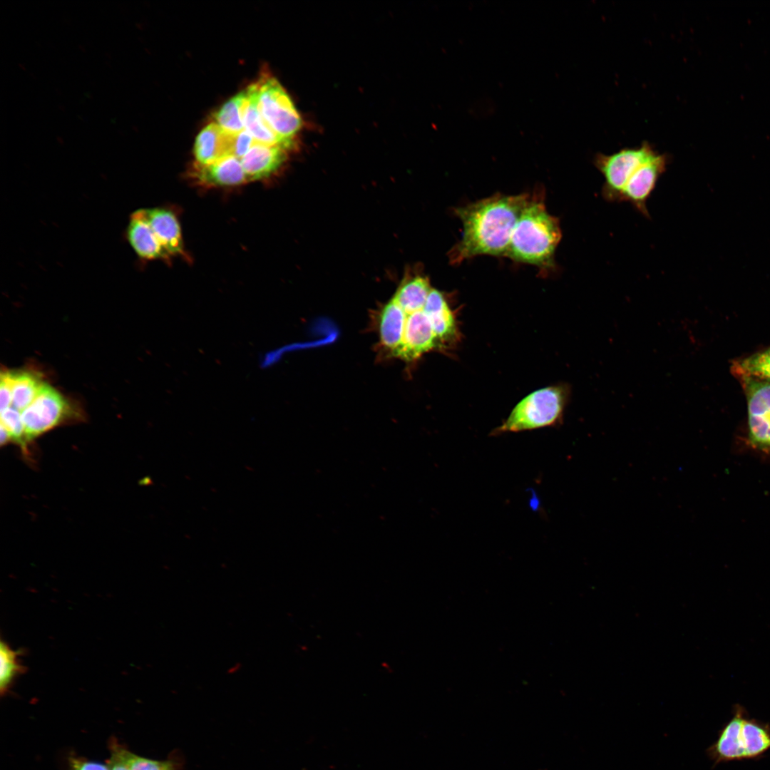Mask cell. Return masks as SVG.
<instances>
[{"label":"cell","mask_w":770,"mask_h":770,"mask_svg":"<svg viewBox=\"0 0 770 770\" xmlns=\"http://www.w3.org/2000/svg\"><path fill=\"white\" fill-rule=\"evenodd\" d=\"M530 194H495L454 212L462 223L461 238L451 249V264L458 265L478 255L505 257L518 220Z\"/></svg>","instance_id":"6da1fadb"},{"label":"cell","mask_w":770,"mask_h":770,"mask_svg":"<svg viewBox=\"0 0 770 770\" xmlns=\"http://www.w3.org/2000/svg\"><path fill=\"white\" fill-rule=\"evenodd\" d=\"M124 761L130 770H177L173 760H155L137 755L122 746Z\"/></svg>","instance_id":"44dd1931"},{"label":"cell","mask_w":770,"mask_h":770,"mask_svg":"<svg viewBox=\"0 0 770 770\" xmlns=\"http://www.w3.org/2000/svg\"><path fill=\"white\" fill-rule=\"evenodd\" d=\"M246 99L243 108L245 129L252 135L255 143L267 145H278L286 149L291 146L279 137L262 117L257 103L256 83L246 89Z\"/></svg>","instance_id":"5bb4252c"},{"label":"cell","mask_w":770,"mask_h":770,"mask_svg":"<svg viewBox=\"0 0 770 770\" xmlns=\"http://www.w3.org/2000/svg\"><path fill=\"white\" fill-rule=\"evenodd\" d=\"M746 717L743 707L734 708L732 719L720 730L717 739L707 749V754L714 764L744 759L741 728Z\"/></svg>","instance_id":"ba28073f"},{"label":"cell","mask_w":770,"mask_h":770,"mask_svg":"<svg viewBox=\"0 0 770 770\" xmlns=\"http://www.w3.org/2000/svg\"><path fill=\"white\" fill-rule=\"evenodd\" d=\"M20 414L23 428L21 449L27 457L29 447L34 440L53 428L80 416L67 399L45 382L34 400Z\"/></svg>","instance_id":"5b68a950"},{"label":"cell","mask_w":770,"mask_h":770,"mask_svg":"<svg viewBox=\"0 0 770 770\" xmlns=\"http://www.w3.org/2000/svg\"><path fill=\"white\" fill-rule=\"evenodd\" d=\"M126 238L137 256L143 260H165L170 257L145 220L141 209L131 214L126 228Z\"/></svg>","instance_id":"30bf717a"},{"label":"cell","mask_w":770,"mask_h":770,"mask_svg":"<svg viewBox=\"0 0 770 770\" xmlns=\"http://www.w3.org/2000/svg\"><path fill=\"white\" fill-rule=\"evenodd\" d=\"M69 770H109L106 764L88 761L79 757L69 758Z\"/></svg>","instance_id":"d4e9b609"},{"label":"cell","mask_w":770,"mask_h":770,"mask_svg":"<svg viewBox=\"0 0 770 770\" xmlns=\"http://www.w3.org/2000/svg\"><path fill=\"white\" fill-rule=\"evenodd\" d=\"M570 396V388L560 384L535 391L513 408L495 435L554 426L561 422Z\"/></svg>","instance_id":"277c9868"},{"label":"cell","mask_w":770,"mask_h":770,"mask_svg":"<svg viewBox=\"0 0 770 770\" xmlns=\"http://www.w3.org/2000/svg\"><path fill=\"white\" fill-rule=\"evenodd\" d=\"M9 371L12 394L11 406L21 412L34 400L44 382L32 371Z\"/></svg>","instance_id":"9a60e30c"},{"label":"cell","mask_w":770,"mask_h":770,"mask_svg":"<svg viewBox=\"0 0 770 770\" xmlns=\"http://www.w3.org/2000/svg\"><path fill=\"white\" fill-rule=\"evenodd\" d=\"M732 371L737 378L749 377L770 382V347L735 361Z\"/></svg>","instance_id":"d6986e66"},{"label":"cell","mask_w":770,"mask_h":770,"mask_svg":"<svg viewBox=\"0 0 770 770\" xmlns=\"http://www.w3.org/2000/svg\"><path fill=\"white\" fill-rule=\"evenodd\" d=\"M191 176L201 185L233 186L248 182L240 159L235 156L220 158L207 165L195 163Z\"/></svg>","instance_id":"9c48e42d"},{"label":"cell","mask_w":770,"mask_h":770,"mask_svg":"<svg viewBox=\"0 0 770 770\" xmlns=\"http://www.w3.org/2000/svg\"><path fill=\"white\" fill-rule=\"evenodd\" d=\"M561 237L558 218L548 212L544 192L535 190L530 194L518 220L505 257L547 274L555 268V253Z\"/></svg>","instance_id":"3957f363"},{"label":"cell","mask_w":770,"mask_h":770,"mask_svg":"<svg viewBox=\"0 0 770 770\" xmlns=\"http://www.w3.org/2000/svg\"><path fill=\"white\" fill-rule=\"evenodd\" d=\"M255 83L262 117L279 137L292 145L302 119L289 96L276 78L267 74Z\"/></svg>","instance_id":"8992f818"},{"label":"cell","mask_w":770,"mask_h":770,"mask_svg":"<svg viewBox=\"0 0 770 770\" xmlns=\"http://www.w3.org/2000/svg\"><path fill=\"white\" fill-rule=\"evenodd\" d=\"M234 134L224 131L215 122L207 125L197 135L194 144L195 163L207 165L232 155Z\"/></svg>","instance_id":"7c38bea8"},{"label":"cell","mask_w":770,"mask_h":770,"mask_svg":"<svg viewBox=\"0 0 770 770\" xmlns=\"http://www.w3.org/2000/svg\"><path fill=\"white\" fill-rule=\"evenodd\" d=\"M432 288L427 277L416 274L403 280L392 299L404 310L419 308L426 304Z\"/></svg>","instance_id":"2e32d148"},{"label":"cell","mask_w":770,"mask_h":770,"mask_svg":"<svg viewBox=\"0 0 770 770\" xmlns=\"http://www.w3.org/2000/svg\"><path fill=\"white\" fill-rule=\"evenodd\" d=\"M245 99V90L229 99L215 113V123L230 134L245 130L242 113Z\"/></svg>","instance_id":"ac0fdd59"},{"label":"cell","mask_w":770,"mask_h":770,"mask_svg":"<svg viewBox=\"0 0 770 770\" xmlns=\"http://www.w3.org/2000/svg\"><path fill=\"white\" fill-rule=\"evenodd\" d=\"M19 651L12 650L4 641L0 643V691L1 695L6 694L15 679L24 671V667L19 659Z\"/></svg>","instance_id":"ffe728a7"},{"label":"cell","mask_w":770,"mask_h":770,"mask_svg":"<svg viewBox=\"0 0 770 770\" xmlns=\"http://www.w3.org/2000/svg\"><path fill=\"white\" fill-rule=\"evenodd\" d=\"M285 156L282 147L255 142L240 161L247 180L251 181L270 176L283 163Z\"/></svg>","instance_id":"4fadbf2b"},{"label":"cell","mask_w":770,"mask_h":770,"mask_svg":"<svg viewBox=\"0 0 770 770\" xmlns=\"http://www.w3.org/2000/svg\"><path fill=\"white\" fill-rule=\"evenodd\" d=\"M744 759H758L770 750V727L746 717L741 728Z\"/></svg>","instance_id":"e0dca14e"},{"label":"cell","mask_w":770,"mask_h":770,"mask_svg":"<svg viewBox=\"0 0 770 770\" xmlns=\"http://www.w3.org/2000/svg\"><path fill=\"white\" fill-rule=\"evenodd\" d=\"M738 379L746 396L750 439L754 444L770 449V382Z\"/></svg>","instance_id":"52a82bcc"},{"label":"cell","mask_w":770,"mask_h":770,"mask_svg":"<svg viewBox=\"0 0 770 770\" xmlns=\"http://www.w3.org/2000/svg\"><path fill=\"white\" fill-rule=\"evenodd\" d=\"M109 749L110 757L107 761L109 770H130L123 756L122 745L115 739L110 741Z\"/></svg>","instance_id":"603a6c76"},{"label":"cell","mask_w":770,"mask_h":770,"mask_svg":"<svg viewBox=\"0 0 770 770\" xmlns=\"http://www.w3.org/2000/svg\"><path fill=\"white\" fill-rule=\"evenodd\" d=\"M667 160V155L658 153L647 142L610 155L597 154L594 165L604 178L603 197L611 202H629L649 217L647 201L665 172Z\"/></svg>","instance_id":"7a4b0ae2"},{"label":"cell","mask_w":770,"mask_h":770,"mask_svg":"<svg viewBox=\"0 0 770 770\" xmlns=\"http://www.w3.org/2000/svg\"><path fill=\"white\" fill-rule=\"evenodd\" d=\"M254 143L253 138L245 129L234 134L232 141V155L241 159Z\"/></svg>","instance_id":"7402d4cb"},{"label":"cell","mask_w":770,"mask_h":770,"mask_svg":"<svg viewBox=\"0 0 770 770\" xmlns=\"http://www.w3.org/2000/svg\"><path fill=\"white\" fill-rule=\"evenodd\" d=\"M163 247L170 255H183L180 226L175 213L163 207L141 209Z\"/></svg>","instance_id":"8fae6325"},{"label":"cell","mask_w":770,"mask_h":770,"mask_svg":"<svg viewBox=\"0 0 770 770\" xmlns=\"http://www.w3.org/2000/svg\"><path fill=\"white\" fill-rule=\"evenodd\" d=\"M12 394L9 371H2L0 378V411L11 406Z\"/></svg>","instance_id":"cb8c5ba5"}]
</instances>
